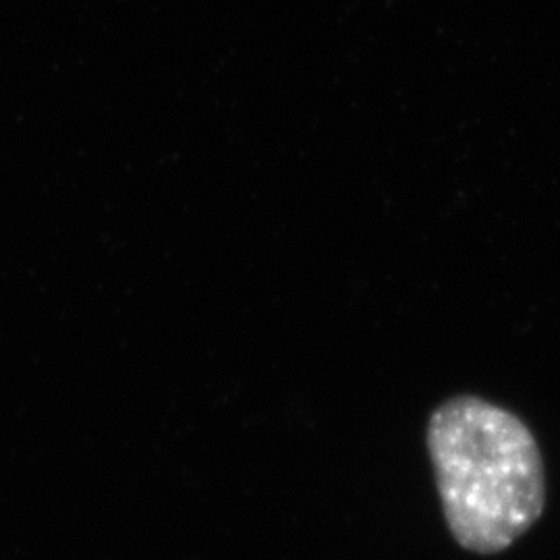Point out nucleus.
<instances>
[{"label": "nucleus", "instance_id": "nucleus-1", "mask_svg": "<svg viewBox=\"0 0 560 560\" xmlns=\"http://www.w3.org/2000/svg\"><path fill=\"white\" fill-rule=\"evenodd\" d=\"M428 451L446 525L463 548L497 555L540 520V446L509 409L474 395L444 400L428 421Z\"/></svg>", "mask_w": 560, "mask_h": 560}]
</instances>
